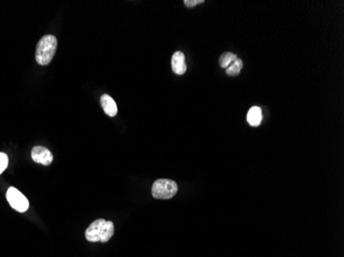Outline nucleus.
<instances>
[{"label": "nucleus", "mask_w": 344, "mask_h": 257, "mask_svg": "<svg viewBox=\"0 0 344 257\" xmlns=\"http://www.w3.org/2000/svg\"><path fill=\"white\" fill-rule=\"evenodd\" d=\"M171 67L175 74L183 75L186 71V64L185 58L183 53L175 52L171 58Z\"/></svg>", "instance_id": "obj_6"}, {"label": "nucleus", "mask_w": 344, "mask_h": 257, "mask_svg": "<svg viewBox=\"0 0 344 257\" xmlns=\"http://www.w3.org/2000/svg\"><path fill=\"white\" fill-rule=\"evenodd\" d=\"M242 66H243L242 60L237 58L228 68H226V73H227L229 76H237L241 72Z\"/></svg>", "instance_id": "obj_9"}, {"label": "nucleus", "mask_w": 344, "mask_h": 257, "mask_svg": "<svg viewBox=\"0 0 344 257\" xmlns=\"http://www.w3.org/2000/svg\"><path fill=\"white\" fill-rule=\"evenodd\" d=\"M183 3H184L185 6L193 7V6H196V5H198V4L204 3V0H184Z\"/></svg>", "instance_id": "obj_12"}, {"label": "nucleus", "mask_w": 344, "mask_h": 257, "mask_svg": "<svg viewBox=\"0 0 344 257\" xmlns=\"http://www.w3.org/2000/svg\"><path fill=\"white\" fill-rule=\"evenodd\" d=\"M238 57L232 53H224L220 58V65L222 68H228Z\"/></svg>", "instance_id": "obj_10"}, {"label": "nucleus", "mask_w": 344, "mask_h": 257, "mask_svg": "<svg viewBox=\"0 0 344 257\" xmlns=\"http://www.w3.org/2000/svg\"><path fill=\"white\" fill-rule=\"evenodd\" d=\"M115 234V225L112 221L97 219L86 231V239L89 242H109Z\"/></svg>", "instance_id": "obj_1"}, {"label": "nucleus", "mask_w": 344, "mask_h": 257, "mask_svg": "<svg viewBox=\"0 0 344 257\" xmlns=\"http://www.w3.org/2000/svg\"><path fill=\"white\" fill-rule=\"evenodd\" d=\"M31 157L35 163L50 166L54 160L52 152L44 146H35L31 150Z\"/></svg>", "instance_id": "obj_5"}, {"label": "nucleus", "mask_w": 344, "mask_h": 257, "mask_svg": "<svg viewBox=\"0 0 344 257\" xmlns=\"http://www.w3.org/2000/svg\"><path fill=\"white\" fill-rule=\"evenodd\" d=\"M6 200L8 201V204L11 205L12 208L18 212H26L29 208V202L27 197L21 192L15 189V187H9L7 190Z\"/></svg>", "instance_id": "obj_4"}, {"label": "nucleus", "mask_w": 344, "mask_h": 257, "mask_svg": "<svg viewBox=\"0 0 344 257\" xmlns=\"http://www.w3.org/2000/svg\"><path fill=\"white\" fill-rule=\"evenodd\" d=\"M100 103H101V106L103 108L104 112L107 115L111 116V117H114L116 115L117 106H116V103L115 102L114 99L110 95H107V94L102 95L100 98Z\"/></svg>", "instance_id": "obj_7"}, {"label": "nucleus", "mask_w": 344, "mask_h": 257, "mask_svg": "<svg viewBox=\"0 0 344 257\" xmlns=\"http://www.w3.org/2000/svg\"><path fill=\"white\" fill-rule=\"evenodd\" d=\"M179 186L175 181L169 179L156 180L152 187V194L155 199L169 200L178 193Z\"/></svg>", "instance_id": "obj_3"}, {"label": "nucleus", "mask_w": 344, "mask_h": 257, "mask_svg": "<svg viewBox=\"0 0 344 257\" xmlns=\"http://www.w3.org/2000/svg\"><path fill=\"white\" fill-rule=\"evenodd\" d=\"M262 118H263L262 110H261V108L258 106L252 107L251 109L249 110L248 115H247L248 123L252 127H259L262 123Z\"/></svg>", "instance_id": "obj_8"}, {"label": "nucleus", "mask_w": 344, "mask_h": 257, "mask_svg": "<svg viewBox=\"0 0 344 257\" xmlns=\"http://www.w3.org/2000/svg\"><path fill=\"white\" fill-rule=\"evenodd\" d=\"M8 165V157L5 153L0 152V174H2V172L6 169Z\"/></svg>", "instance_id": "obj_11"}, {"label": "nucleus", "mask_w": 344, "mask_h": 257, "mask_svg": "<svg viewBox=\"0 0 344 257\" xmlns=\"http://www.w3.org/2000/svg\"><path fill=\"white\" fill-rule=\"evenodd\" d=\"M58 42L54 35L47 34L38 42L35 51V60L39 65H47L53 60L57 51Z\"/></svg>", "instance_id": "obj_2"}]
</instances>
